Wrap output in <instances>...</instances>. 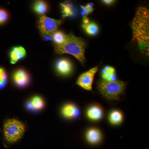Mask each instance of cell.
I'll return each instance as SVG.
<instances>
[{
  "mask_svg": "<svg viewBox=\"0 0 149 149\" xmlns=\"http://www.w3.org/2000/svg\"><path fill=\"white\" fill-rule=\"evenodd\" d=\"M133 41L138 45L143 53L149 55V12L144 7H140L136 12L132 24Z\"/></svg>",
  "mask_w": 149,
  "mask_h": 149,
  "instance_id": "cell-1",
  "label": "cell"
},
{
  "mask_svg": "<svg viewBox=\"0 0 149 149\" xmlns=\"http://www.w3.org/2000/svg\"><path fill=\"white\" fill-rule=\"evenodd\" d=\"M85 41L72 34L67 35L66 40L62 45H54L56 53L69 54L75 57L83 64L85 63Z\"/></svg>",
  "mask_w": 149,
  "mask_h": 149,
  "instance_id": "cell-2",
  "label": "cell"
},
{
  "mask_svg": "<svg viewBox=\"0 0 149 149\" xmlns=\"http://www.w3.org/2000/svg\"><path fill=\"white\" fill-rule=\"evenodd\" d=\"M126 83L123 81L116 80L109 82L102 80L98 85L99 91L106 98L111 100H116L123 94L126 88Z\"/></svg>",
  "mask_w": 149,
  "mask_h": 149,
  "instance_id": "cell-3",
  "label": "cell"
},
{
  "mask_svg": "<svg viewBox=\"0 0 149 149\" xmlns=\"http://www.w3.org/2000/svg\"><path fill=\"white\" fill-rule=\"evenodd\" d=\"M25 130V125L19 120L8 119L4 125V135L7 142L13 143L21 139Z\"/></svg>",
  "mask_w": 149,
  "mask_h": 149,
  "instance_id": "cell-4",
  "label": "cell"
},
{
  "mask_svg": "<svg viewBox=\"0 0 149 149\" xmlns=\"http://www.w3.org/2000/svg\"><path fill=\"white\" fill-rule=\"evenodd\" d=\"M61 20L56 19L41 15L38 20V27L42 34L44 35H52L57 31L62 23Z\"/></svg>",
  "mask_w": 149,
  "mask_h": 149,
  "instance_id": "cell-5",
  "label": "cell"
},
{
  "mask_svg": "<svg viewBox=\"0 0 149 149\" xmlns=\"http://www.w3.org/2000/svg\"><path fill=\"white\" fill-rule=\"evenodd\" d=\"M98 66L93 67L87 72L80 74L77 81V84L87 91H92L94 77L97 72Z\"/></svg>",
  "mask_w": 149,
  "mask_h": 149,
  "instance_id": "cell-6",
  "label": "cell"
},
{
  "mask_svg": "<svg viewBox=\"0 0 149 149\" xmlns=\"http://www.w3.org/2000/svg\"><path fill=\"white\" fill-rule=\"evenodd\" d=\"M13 80L17 86L24 88L29 85L30 77L28 72L23 69L17 70L13 74Z\"/></svg>",
  "mask_w": 149,
  "mask_h": 149,
  "instance_id": "cell-7",
  "label": "cell"
},
{
  "mask_svg": "<svg viewBox=\"0 0 149 149\" xmlns=\"http://www.w3.org/2000/svg\"><path fill=\"white\" fill-rule=\"evenodd\" d=\"M56 69L60 74L68 75L72 70V65L71 62L67 58L60 59L56 63Z\"/></svg>",
  "mask_w": 149,
  "mask_h": 149,
  "instance_id": "cell-8",
  "label": "cell"
},
{
  "mask_svg": "<svg viewBox=\"0 0 149 149\" xmlns=\"http://www.w3.org/2000/svg\"><path fill=\"white\" fill-rule=\"evenodd\" d=\"M62 114L67 118H76L80 115V111L75 105L68 104L63 106L61 110Z\"/></svg>",
  "mask_w": 149,
  "mask_h": 149,
  "instance_id": "cell-9",
  "label": "cell"
},
{
  "mask_svg": "<svg viewBox=\"0 0 149 149\" xmlns=\"http://www.w3.org/2000/svg\"><path fill=\"white\" fill-rule=\"evenodd\" d=\"M26 54V51L23 47H17L13 48L10 54L11 63L15 64L24 57Z\"/></svg>",
  "mask_w": 149,
  "mask_h": 149,
  "instance_id": "cell-10",
  "label": "cell"
},
{
  "mask_svg": "<svg viewBox=\"0 0 149 149\" xmlns=\"http://www.w3.org/2000/svg\"><path fill=\"white\" fill-rule=\"evenodd\" d=\"M102 109L97 105L92 106L88 109L87 111V116L89 119L93 120H98L102 117Z\"/></svg>",
  "mask_w": 149,
  "mask_h": 149,
  "instance_id": "cell-11",
  "label": "cell"
},
{
  "mask_svg": "<svg viewBox=\"0 0 149 149\" xmlns=\"http://www.w3.org/2000/svg\"><path fill=\"white\" fill-rule=\"evenodd\" d=\"M101 138V133L97 128H91L86 133V139L91 143H97L100 141Z\"/></svg>",
  "mask_w": 149,
  "mask_h": 149,
  "instance_id": "cell-12",
  "label": "cell"
},
{
  "mask_svg": "<svg viewBox=\"0 0 149 149\" xmlns=\"http://www.w3.org/2000/svg\"><path fill=\"white\" fill-rule=\"evenodd\" d=\"M102 77L103 80L113 82L117 80L115 70L112 67L106 66L102 70Z\"/></svg>",
  "mask_w": 149,
  "mask_h": 149,
  "instance_id": "cell-13",
  "label": "cell"
},
{
  "mask_svg": "<svg viewBox=\"0 0 149 149\" xmlns=\"http://www.w3.org/2000/svg\"><path fill=\"white\" fill-rule=\"evenodd\" d=\"M82 27L85 32L90 36H95L98 34V26L94 22H91L87 24H83L82 25Z\"/></svg>",
  "mask_w": 149,
  "mask_h": 149,
  "instance_id": "cell-14",
  "label": "cell"
},
{
  "mask_svg": "<svg viewBox=\"0 0 149 149\" xmlns=\"http://www.w3.org/2000/svg\"><path fill=\"white\" fill-rule=\"evenodd\" d=\"M33 9L35 13L43 15L47 11L48 6L47 3L44 1H37L34 3Z\"/></svg>",
  "mask_w": 149,
  "mask_h": 149,
  "instance_id": "cell-15",
  "label": "cell"
},
{
  "mask_svg": "<svg viewBox=\"0 0 149 149\" xmlns=\"http://www.w3.org/2000/svg\"><path fill=\"white\" fill-rule=\"evenodd\" d=\"M123 116L121 112L114 110L111 112L109 116L110 122L113 125H118L122 122Z\"/></svg>",
  "mask_w": 149,
  "mask_h": 149,
  "instance_id": "cell-16",
  "label": "cell"
},
{
  "mask_svg": "<svg viewBox=\"0 0 149 149\" xmlns=\"http://www.w3.org/2000/svg\"><path fill=\"white\" fill-rule=\"evenodd\" d=\"M60 6L61 7L63 17V18L74 15V12L73 7L70 3H61Z\"/></svg>",
  "mask_w": 149,
  "mask_h": 149,
  "instance_id": "cell-17",
  "label": "cell"
},
{
  "mask_svg": "<svg viewBox=\"0 0 149 149\" xmlns=\"http://www.w3.org/2000/svg\"><path fill=\"white\" fill-rule=\"evenodd\" d=\"M55 45H62L66 40L67 35L62 31H56L52 35Z\"/></svg>",
  "mask_w": 149,
  "mask_h": 149,
  "instance_id": "cell-18",
  "label": "cell"
},
{
  "mask_svg": "<svg viewBox=\"0 0 149 149\" xmlns=\"http://www.w3.org/2000/svg\"><path fill=\"white\" fill-rule=\"evenodd\" d=\"M30 102L36 111L40 110L45 107L44 100L39 96H34L31 99Z\"/></svg>",
  "mask_w": 149,
  "mask_h": 149,
  "instance_id": "cell-19",
  "label": "cell"
},
{
  "mask_svg": "<svg viewBox=\"0 0 149 149\" xmlns=\"http://www.w3.org/2000/svg\"><path fill=\"white\" fill-rule=\"evenodd\" d=\"M9 17L8 13L5 10L0 9V25L5 23Z\"/></svg>",
  "mask_w": 149,
  "mask_h": 149,
  "instance_id": "cell-20",
  "label": "cell"
},
{
  "mask_svg": "<svg viewBox=\"0 0 149 149\" xmlns=\"http://www.w3.org/2000/svg\"><path fill=\"white\" fill-rule=\"evenodd\" d=\"M7 80V74L6 70L0 67V82Z\"/></svg>",
  "mask_w": 149,
  "mask_h": 149,
  "instance_id": "cell-21",
  "label": "cell"
},
{
  "mask_svg": "<svg viewBox=\"0 0 149 149\" xmlns=\"http://www.w3.org/2000/svg\"><path fill=\"white\" fill-rule=\"evenodd\" d=\"M26 108L27 109L30 111H36V109H35V108L32 106V104H31L30 101L27 102L26 103Z\"/></svg>",
  "mask_w": 149,
  "mask_h": 149,
  "instance_id": "cell-22",
  "label": "cell"
},
{
  "mask_svg": "<svg viewBox=\"0 0 149 149\" xmlns=\"http://www.w3.org/2000/svg\"><path fill=\"white\" fill-rule=\"evenodd\" d=\"M80 7H81V9H82L83 12H84L86 15H88L89 14L91 13H90V11H89V10L86 6H80Z\"/></svg>",
  "mask_w": 149,
  "mask_h": 149,
  "instance_id": "cell-23",
  "label": "cell"
},
{
  "mask_svg": "<svg viewBox=\"0 0 149 149\" xmlns=\"http://www.w3.org/2000/svg\"><path fill=\"white\" fill-rule=\"evenodd\" d=\"M115 1L113 0H103L102 1V2L107 5H111L113 4Z\"/></svg>",
  "mask_w": 149,
  "mask_h": 149,
  "instance_id": "cell-24",
  "label": "cell"
},
{
  "mask_svg": "<svg viewBox=\"0 0 149 149\" xmlns=\"http://www.w3.org/2000/svg\"><path fill=\"white\" fill-rule=\"evenodd\" d=\"M90 22V20H89V18L87 17L86 16H83V23L84 24H87Z\"/></svg>",
  "mask_w": 149,
  "mask_h": 149,
  "instance_id": "cell-25",
  "label": "cell"
},
{
  "mask_svg": "<svg viewBox=\"0 0 149 149\" xmlns=\"http://www.w3.org/2000/svg\"><path fill=\"white\" fill-rule=\"evenodd\" d=\"M94 3H91L86 5V6H86V7H87L89 10L94 9Z\"/></svg>",
  "mask_w": 149,
  "mask_h": 149,
  "instance_id": "cell-26",
  "label": "cell"
},
{
  "mask_svg": "<svg viewBox=\"0 0 149 149\" xmlns=\"http://www.w3.org/2000/svg\"><path fill=\"white\" fill-rule=\"evenodd\" d=\"M7 83V80L4 82H0V90L4 88L6 85Z\"/></svg>",
  "mask_w": 149,
  "mask_h": 149,
  "instance_id": "cell-27",
  "label": "cell"
},
{
  "mask_svg": "<svg viewBox=\"0 0 149 149\" xmlns=\"http://www.w3.org/2000/svg\"><path fill=\"white\" fill-rule=\"evenodd\" d=\"M81 14L82 15H83V16H85V13H84V12H82V13H81Z\"/></svg>",
  "mask_w": 149,
  "mask_h": 149,
  "instance_id": "cell-28",
  "label": "cell"
}]
</instances>
